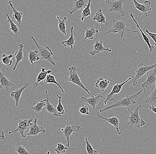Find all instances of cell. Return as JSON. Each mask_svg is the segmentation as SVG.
<instances>
[{
	"instance_id": "obj_26",
	"label": "cell",
	"mask_w": 156,
	"mask_h": 154,
	"mask_svg": "<svg viewBox=\"0 0 156 154\" xmlns=\"http://www.w3.org/2000/svg\"><path fill=\"white\" fill-rule=\"evenodd\" d=\"M69 27L71 29V35H70V37H69V39L68 40L63 41L61 43V44L65 47H70L71 48V49L73 50V46L75 45V41H76V39H75L74 34H73L74 27H73V26H70Z\"/></svg>"
},
{
	"instance_id": "obj_42",
	"label": "cell",
	"mask_w": 156,
	"mask_h": 154,
	"mask_svg": "<svg viewBox=\"0 0 156 154\" xmlns=\"http://www.w3.org/2000/svg\"><path fill=\"white\" fill-rule=\"evenodd\" d=\"M145 31L147 33L149 36L154 40V45L156 46V34L155 33H151L148 30V29H146Z\"/></svg>"
},
{
	"instance_id": "obj_39",
	"label": "cell",
	"mask_w": 156,
	"mask_h": 154,
	"mask_svg": "<svg viewBox=\"0 0 156 154\" xmlns=\"http://www.w3.org/2000/svg\"><path fill=\"white\" fill-rule=\"evenodd\" d=\"M57 145V147L55 149V151L56 152L57 154H63L68 149V147L64 146L61 143H58Z\"/></svg>"
},
{
	"instance_id": "obj_24",
	"label": "cell",
	"mask_w": 156,
	"mask_h": 154,
	"mask_svg": "<svg viewBox=\"0 0 156 154\" xmlns=\"http://www.w3.org/2000/svg\"><path fill=\"white\" fill-rule=\"evenodd\" d=\"M52 72V70L51 69L46 70V69L45 68H41V71L39 73L37 78V81L34 84V88H36L38 86L39 82H41L45 79L47 76L48 74H50Z\"/></svg>"
},
{
	"instance_id": "obj_20",
	"label": "cell",
	"mask_w": 156,
	"mask_h": 154,
	"mask_svg": "<svg viewBox=\"0 0 156 154\" xmlns=\"http://www.w3.org/2000/svg\"><path fill=\"white\" fill-rule=\"evenodd\" d=\"M0 88L1 89L5 88L6 91H8L10 88L12 86H15L13 82H11L6 77L5 74L0 70Z\"/></svg>"
},
{
	"instance_id": "obj_23",
	"label": "cell",
	"mask_w": 156,
	"mask_h": 154,
	"mask_svg": "<svg viewBox=\"0 0 156 154\" xmlns=\"http://www.w3.org/2000/svg\"><path fill=\"white\" fill-rule=\"evenodd\" d=\"M46 95V105L45 107L44 110L47 111L50 114H52L54 115H55V116L60 117L61 115L58 114V111L57 109L54 107L53 105H52L49 102V98L48 96V92L47 91H45Z\"/></svg>"
},
{
	"instance_id": "obj_22",
	"label": "cell",
	"mask_w": 156,
	"mask_h": 154,
	"mask_svg": "<svg viewBox=\"0 0 156 154\" xmlns=\"http://www.w3.org/2000/svg\"><path fill=\"white\" fill-rule=\"evenodd\" d=\"M19 49L17 51H16L14 56H15L16 63L14 67L13 68L12 70H15L16 69V66L18 65V64L20 62L22 61L24 59V54H23V49H24V46L23 44L20 43L18 45Z\"/></svg>"
},
{
	"instance_id": "obj_29",
	"label": "cell",
	"mask_w": 156,
	"mask_h": 154,
	"mask_svg": "<svg viewBox=\"0 0 156 154\" xmlns=\"http://www.w3.org/2000/svg\"><path fill=\"white\" fill-rule=\"evenodd\" d=\"M47 99L41 101V102H34L33 103L34 107H32L31 108L34 110L36 113H40L42 110H43L46 105Z\"/></svg>"
},
{
	"instance_id": "obj_14",
	"label": "cell",
	"mask_w": 156,
	"mask_h": 154,
	"mask_svg": "<svg viewBox=\"0 0 156 154\" xmlns=\"http://www.w3.org/2000/svg\"><path fill=\"white\" fill-rule=\"evenodd\" d=\"M103 98V96L102 95L100 94H98L96 96H94L92 95L91 97H89V98L82 97L81 99L80 103L84 102V103L88 104L92 107L94 110H95L96 106L100 101L101 98Z\"/></svg>"
},
{
	"instance_id": "obj_7",
	"label": "cell",
	"mask_w": 156,
	"mask_h": 154,
	"mask_svg": "<svg viewBox=\"0 0 156 154\" xmlns=\"http://www.w3.org/2000/svg\"><path fill=\"white\" fill-rule=\"evenodd\" d=\"M156 66V63L154 65L147 66L143 63H141L138 65L136 71V74L133 80L132 85L135 86L138 83V80L143 77L148 71H150Z\"/></svg>"
},
{
	"instance_id": "obj_28",
	"label": "cell",
	"mask_w": 156,
	"mask_h": 154,
	"mask_svg": "<svg viewBox=\"0 0 156 154\" xmlns=\"http://www.w3.org/2000/svg\"><path fill=\"white\" fill-rule=\"evenodd\" d=\"M8 4L11 7L12 9V12H13V15L12 16V19L16 20L18 22V24L20 25L21 24V21H22V17H23V12H20L18 11L16 9L13 5L12 3V1H10L8 2Z\"/></svg>"
},
{
	"instance_id": "obj_36",
	"label": "cell",
	"mask_w": 156,
	"mask_h": 154,
	"mask_svg": "<svg viewBox=\"0 0 156 154\" xmlns=\"http://www.w3.org/2000/svg\"><path fill=\"white\" fill-rule=\"evenodd\" d=\"M146 102L147 103L156 107V82L154 90L152 92L150 97L147 98Z\"/></svg>"
},
{
	"instance_id": "obj_15",
	"label": "cell",
	"mask_w": 156,
	"mask_h": 154,
	"mask_svg": "<svg viewBox=\"0 0 156 154\" xmlns=\"http://www.w3.org/2000/svg\"><path fill=\"white\" fill-rule=\"evenodd\" d=\"M133 1L134 4L135 8L142 12L146 16H148V14L147 13L148 11L152 10V9L151 6V2L149 1H146L144 2V4H141L139 3L136 0H133Z\"/></svg>"
},
{
	"instance_id": "obj_32",
	"label": "cell",
	"mask_w": 156,
	"mask_h": 154,
	"mask_svg": "<svg viewBox=\"0 0 156 154\" xmlns=\"http://www.w3.org/2000/svg\"><path fill=\"white\" fill-rule=\"evenodd\" d=\"M29 51V60L30 62L34 65V63L35 62L40 60L41 58L39 54V51L35 50L34 51H31L28 48Z\"/></svg>"
},
{
	"instance_id": "obj_3",
	"label": "cell",
	"mask_w": 156,
	"mask_h": 154,
	"mask_svg": "<svg viewBox=\"0 0 156 154\" xmlns=\"http://www.w3.org/2000/svg\"><path fill=\"white\" fill-rule=\"evenodd\" d=\"M141 105H140L133 111H130L129 108H127L128 110L130 113V115L129 117L128 122L125 128H126L129 125L131 127L135 126L137 128H140L141 126H144L146 125L145 121L143 120L139 115V111L141 109Z\"/></svg>"
},
{
	"instance_id": "obj_2",
	"label": "cell",
	"mask_w": 156,
	"mask_h": 154,
	"mask_svg": "<svg viewBox=\"0 0 156 154\" xmlns=\"http://www.w3.org/2000/svg\"><path fill=\"white\" fill-rule=\"evenodd\" d=\"M143 91H144V89L142 88L141 91L137 92L136 94L130 96H126L125 98L116 102L115 103L108 106L105 108L100 110L99 112L100 113H102L108 110L115 107H126V108L130 107L133 105L136 104V100H137V98L141 95Z\"/></svg>"
},
{
	"instance_id": "obj_34",
	"label": "cell",
	"mask_w": 156,
	"mask_h": 154,
	"mask_svg": "<svg viewBox=\"0 0 156 154\" xmlns=\"http://www.w3.org/2000/svg\"><path fill=\"white\" fill-rule=\"evenodd\" d=\"M91 2L92 0H88V2L87 6L83 9L82 13V21H83L85 18L87 17L90 16L91 15V11H90V6H91Z\"/></svg>"
},
{
	"instance_id": "obj_4",
	"label": "cell",
	"mask_w": 156,
	"mask_h": 154,
	"mask_svg": "<svg viewBox=\"0 0 156 154\" xmlns=\"http://www.w3.org/2000/svg\"><path fill=\"white\" fill-rule=\"evenodd\" d=\"M31 39H32L34 44L38 49L39 55H40L41 58L43 60L47 61L51 63L54 66H56L55 63L52 59L53 53L52 50L48 46L42 47L39 45L34 37H31Z\"/></svg>"
},
{
	"instance_id": "obj_10",
	"label": "cell",
	"mask_w": 156,
	"mask_h": 154,
	"mask_svg": "<svg viewBox=\"0 0 156 154\" xmlns=\"http://www.w3.org/2000/svg\"><path fill=\"white\" fill-rule=\"evenodd\" d=\"M147 79L143 84L141 85V87L144 89V92H146V89L149 90L152 88V86L156 82V66L148 71L146 73Z\"/></svg>"
},
{
	"instance_id": "obj_40",
	"label": "cell",
	"mask_w": 156,
	"mask_h": 154,
	"mask_svg": "<svg viewBox=\"0 0 156 154\" xmlns=\"http://www.w3.org/2000/svg\"><path fill=\"white\" fill-rule=\"evenodd\" d=\"M85 140L86 144V150L88 154H99L97 151L94 149L92 146L88 141L87 137H85Z\"/></svg>"
},
{
	"instance_id": "obj_38",
	"label": "cell",
	"mask_w": 156,
	"mask_h": 154,
	"mask_svg": "<svg viewBox=\"0 0 156 154\" xmlns=\"http://www.w3.org/2000/svg\"><path fill=\"white\" fill-rule=\"evenodd\" d=\"M56 95H57V96L58 97V100L55 101V102H58V105H57V107H56V109L58 111V114L61 115H62L64 114V112H65L64 107H63L62 102H61L62 97H61V96H59L57 93L56 94Z\"/></svg>"
},
{
	"instance_id": "obj_43",
	"label": "cell",
	"mask_w": 156,
	"mask_h": 154,
	"mask_svg": "<svg viewBox=\"0 0 156 154\" xmlns=\"http://www.w3.org/2000/svg\"><path fill=\"white\" fill-rule=\"evenodd\" d=\"M0 139L1 140H5V139L4 132L2 130L0 131Z\"/></svg>"
},
{
	"instance_id": "obj_41",
	"label": "cell",
	"mask_w": 156,
	"mask_h": 154,
	"mask_svg": "<svg viewBox=\"0 0 156 154\" xmlns=\"http://www.w3.org/2000/svg\"><path fill=\"white\" fill-rule=\"evenodd\" d=\"M78 114L83 115H89V108L88 106L83 105L79 110Z\"/></svg>"
},
{
	"instance_id": "obj_33",
	"label": "cell",
	"mask_w": 156,
	"mask_h": 154,
	"mask_svg": "<svg viewBox=\"0 0 156 154\" xmlns=\"http://www.w3.org/2000/svg\"><path fill=\"white\" fill-rule=\"evenodd\" d=\"M44 84H48V83H54V84H56V85L58 86V87L60 88V90L62 93H64V91L63 90L62 87L60 86V84L58 83V82L56 81L55 79V77L53 75H51V74H48L46 78H45L44 81Z\"/></svg>"
},
{
	"instance_id": "obj_9",
	"label": "cell",
	"mask_w": 156,
	"mask_h": 154,
	"mask_svg": "<svg viewBox=\"0 0 156 154\" xmlns=\"http://www.w3.org/2000/svg\"><path fill=\"white\" fill-rule=\"evenodd\" d=\"M34 118H31L30 119H19L18 121V125L17 128L15 130L11 131V130H10L9 134L10 135L12 133L14 132L18 131L20 134L22 136V138H24L25 134H24V132L25 130L29 128L30 126L32 125V122Z\"/></svg>"
},
{
	"instance_id": "obj_21",
	"label": "cell",
	"mask_w": 156,
	"mask_h": 154,
	"mask_svg": "<svg viewBox=\"0 0 156 154\" xmlns=\"http://www.w3.org/2000/svg\"><path fill=\"white\" fill-rule=\"evenodd\" d=\"M111 81H112V80L110 78H106L105 79L100 78L98 79L97 82L95 83V86L100 90L101 92H103L108 87Z\"/></svg>"
},
{
	"instance_id": "obj_37",
	"label": "cell",
	"mask_w": 156,
	"mask_h": 154,
	"mask_svg": "<svg viewBox=\"0 0 156 154\" xmlns=\"http://www.w3.org/2000/svg\"><path fill=\"white\" fill-rule=\"evenodd\" d=\"M12 150L16 152L18 154H31L20 143H17L15 148L12 149Z\"/></svg>"
},
{
	"instance_id": "obj_31",
	"label": "cell",
	"mask_w": 156,
	"mask_h": 154,
	"mask_svg": "<svg viewBox=\"0 0 156 154\" xmlns=\"http://www.w3.org/2000/svg\"><path fill=\"white\" fill-rule=\"evenodd\" d=\"M7 22H9L10 24V29L9 30L12 31L15 35L18 37V35H20V33L19 32V28L17 25L13 22V20L11 19L9 17V16L8 14L7 13Z\"/></svg>"
},
{
	"instance_id": "obj_45",
	"label": "cell",
	"mask_w": 156,
	"mask_h": 154,
	"mask_svg": "<svg viewBox=\"0 0 156 154\" xmlns=\"http://www.w3.org/2000/svg\"><path fill=\"white\" fill-rule=\"evenodd\" d=\"M50 154V152H49V151H48V152L47 153V154Z\"/></svg>"
},
{
	"instance_id": "obj_13",
	"label": "cell",
	"mask_w": 156,
	"mask_h": 154,
	"mask_svg": "<svg viewBox=\"0 0 156 154\" xmlns=\"http://www.w3.org/2000/svg\"><path fill=\"white\" fill-rule=\"evenodd\" d=\"M37 118H35L34 123H32V125L29 127V130L28 133H26L24 136V138L27 136H36L41 133V134H44L46 133L45 129L43 126H39L37 124Z\"/></svg>"
},
{
	"instance_id": "obj_44",
	"label": "cell",
	"mask_w": 156,
	"mask_h": 154,
	"mask_svg": "<svg viewBox=\"0 0 156 154\" xmlns=\"http://www.w3.org/2000/svg\"><path fill=\"white\" fill-rule=\"evenodd\" d=\"M149 108L151 110V111H152V112L155 113H156V107H154V106L151 105L150 106V107H149Z\"/></svg>"
},
{
	"instance_id": "obj_12",
	"label": "cell",
	"mask_w": 156,
	"mask_h": 154,
	"mask_svg": "<svg viewBox=\"0 0 156 154\" xmlns=\"http://www.w3.org/2000/svg\"><path fill=\"white\" fill-rule=\"evenodd\" d=\"M98 34L96 35V38H94L95 39V43L93 46L94 50L93 51L90 52L89 53L91 56H94L97 54H99L102 51H107L109 52H111L112 50L109 49L108 47H104L103 44V41L102 40L99 41L98 39Z\"/></svg>"
},
{
	"instance_id": "obj_35",
	"label": "cell",
	"mask_w": 156,
	"mask_h": 154,
	"mask_svg": "<svg viewBox=\"0 0 156 154\" xmlns=\"http://www.w3.org/2000/svg\"><path fill=\"white\" fill-rule=\"evenodd\" d=\"M12 54H10L9 55L3 54L1 58V61L3 64L7 66H10L12 65V61L11 58L13 57Z\"/></svg>"
},
{
	"instance_id": "obj_16",
	"label": "cell",
	"mask_w": 156,
	"mask_h": 154,
	"mask_svg": "<svg viewBox=\"0 0 156 154\" xmlns=\"http://www.w3.org/2000/svg\"><path fill=\"white\" fill-rule=\"evenodd\" d=\"M97 116L98 117L102 118L108 122L110 124H112V125L114 126V127L115 128L116 130V132L118 135H121L122 132V131L120 130L119 128V120L118 118L116 116H114L110 118H106L102 116L99 115L98 113H97Z\"/></svg>"
},
{
	"instance_id": "obj_25",
	"label": "cell",
	"mask_w": 156,
	"mask_h": 154,
	"mask_svg": "<svg viewBox=\"0 0 156 154\" xmlns=\"http://www.w3.org/2000/svg\"><path fill=\"white\" fill-rule=\"evenodd\" d=\"M98 25H97L96 27H92L90 29H87V28L84 27V29L86 30V33L85 34V38L83 40V42H84L87 39H94V36L95 34H99V30L98 29Z\"/></svg>"
},
{
	"instance_id": "obj_1",
	"label": "cell",
	"mask_w": 156,
	"mask_h": 154,
	"mask_svg": "<svg viewBox=\"0 0 156 154\" xmlns=\"http://www.w3.org/2000/svg\"><path fill=\"white\" fill-rule=\"evenodd\" d=\"M112 19L113 25H112V28L108 32L104 34L101 40L103 39L106 35L109 33H118L119 34V38L121 39L123 37L125 34L127 32H131L133 33H137V31H134V30H132L131 29H128L129 26L133 24V23L127 24V22H128V21L125 20H116L113 18V16L112 17Z\"/></svg>"
},
{
	"instance_id": "obj_18",
	"label": "cell",
	"mask_w": 156,
	"mask_h": 154,
	"mask_svg": "<svg viewBox=\"0 0 156 154\" xmlns=\"http://www.w3.org/2000/svg\"><path fill=\"white\" fill-rule=\"evenodd\" d=\"M86 2L87 0H74L73 8L71 10L68 11V12L72 15L76 12L83 9L87 6Z\"/></svg>"
},
{
	"instance_id": "obj_8",
	"label": "cell",
	"mask_w": 156,
	"mask_h": 154,
	"mask_svg": "<svg viewBox=\"0 0 156 154\" xmlns=\"http://www.w3.org/2000/svg\"><path fill=\"white\" fill-rule=\"evenodd\" d=\"M80 130H83V128H82L80 126L77 125H70L69 124V121L67 120V125L65 126V128H62L61 129L63 135L67 139V144L66 146L68 148L70 146V138L72 134Z\"/></svg>"
},
{
	"instance_id": "obj_6",
	"label": "cell",
	"mask_w": 156,
	"mask_h": 154,
	"mask_svg": "<svg viewBox=\"0 0 156 154\" xmlns=\"http://www.w3.org/2000/svg\"><path fill=\"white\" fill-rule=\"evenodd\" d=\"M68 70H69V77L67 78V80H68L69 82H73L75 85H77L79 87L84 89L89 95H90V92H89L87 88H86L84 86L83 84L81 81L80 77L77 72L76 66H73L69 67L68 68Z\"/></svg>"
},
{
	"instance_id": "obj_17",
	"label": "cell",
	"mask_w": 156,
	"mask_h": 154,
	"mask_svg": "<svg viewBox=\"0 0 156 154\" xmlns=\"http://www.w3.org/2000/svg\"><path fill=\"white\" fill-rule=\"evenodd\" d=\"M129 18H131V19L133 20V21L135 22V24H136V28L139 29V31L141 32V35H142V37H143V39H144V41L146 42L147 45H148L149 49H150V52H151V53L153 52V51L154 50V46H152V45H151L149 37H148V36L144 33V32L142 31V29H141V27L139 26L137 21H136V20L134 18V16H133L132 13H130V14H129Z\"/></svg>"
},
{
	"instance_id": "obj_5",
	"label": "cell",
	"mask_w": 156,
	"mask_h": 154,
	"mask_svg": "<svg viewBox=\"0 0 156 154\" xmlns=\"http://www.w3.org/2000/svg\"><path fill=\"white\" fill-rule=\"evenodd\" d=\"M125 0H117L112 1L111 0H105V3L109 7L110 12L117 13H119V17H123L126 15L123 9V4Z\"/></svg>"
},
{
	"instance_id": "obj_11",
	"label": "cell",
	"mask_w": 156,
	"mask_h": 154,
	"mask_svg": "<svg viewBox=\"0 0 156 154\" xmlns=\"http://www.w3.org/2000/svg\"><path fill=\"white\" fill-rule=\"evenodd\" d=\"M132 77H129L126 81H125L124 82H122V83H120V84H119V83H118V82H117L116 84L114 85V87H113V88H112V92H111V93H110L109 95H107L106 100H105V101L104 102V104L106 106L107 105L108 102L114 101V98H113L114 95H115V94H119V93L122 91V87L127 82L130 81Z\"/></svg>"
},
{
	"instance_id": "obj_27",
	"label": "cell",
	"mask_w": 156,
	"mask_h": 154,
	"mask_svg": "<svg viewBox=\"0 0 156 154\" xmlns=\"http://www.w3.org/2000/svg\"><path fill=\"white\" fill-rule=\"evenodd\" d=\"M93 20L97 21L98 23L100 24H105L106 25L108 24V22L106 21V17L102 13V9H99L97 12L95 13V15L93 18Z\"/></svg>"
},
{
	"instance_id": "obj_30",
	"label": "cell",
	"mask_w": 156,
	"mask_h": 154,
	"mask_svg": "<svg viewBox=\"0 0 156 154\" xmlns=\"http://www.w3.org/2000/svg\"><path fill=\"white\" fill-rule=\"evenodd\" d=\"M56 18L58 20V29L59 31L63 33L65 36H67V32H66V21L68 20L67 17H64L63 19H60L59 16H57Z\"/></svg>"
},
{
	"instance_id": "obj_19",
	"label": "cell",
	"mask_w": 156,
	"mask_h": 154,
	"mask_svg": "<svg viewBox=\"0 0 156 154\" xmlns=\"http://www.w3.org/2000/svg\"><path fill=\"white\" fill-rule=\"evenodd\" d=\"M29 82H27V83L25 82L23 87L19 89L16 90V91H13L11 93V97L14 98L15 101L16 106L17 107V109H18L20 100V97H21V95H22V93H23L24 89L29 87Z\"/></svg>"
}]
</instances>
